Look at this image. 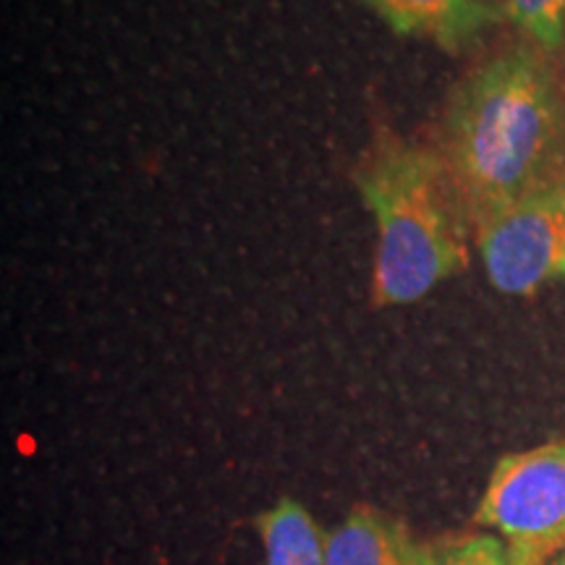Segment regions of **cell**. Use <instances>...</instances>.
<instances>
[{"instance_id":"obj_1","label":"cell","mask_w":565,"mask_h":565,"mask_svg":"<svg viewBox=\"0 0 565 565\" xmlns=\"http://www.w3.org/2000/svg\"><path fill=\"white\" fill-rule=\"evenodd\" d=\"M435 152L475 233L487 217L565 173V92L532 40L479 58L454 84Z\"/></svg>"},{"instance_id":"obj_2","label":"cell","mask_w":565,"mask_h":565,"mask_svg":"<svg viewBox=\"0 0 565 565\" xmlns=\"http://www.w3.org/2000/svg\"><path fill=\"white\" fill-rule=\"evenodd\" d=\"M353 183L377 228L374 307L416 303L466 270L471 225L433 145L380 126L353 168Z\"/></svg>"},{"instance_id":"obj_3","label":"cell","mask_w":565,"mask_h":565,"mask_svg":"<svg viewBox=\"0 0 565 565\" xmlns=\"http://www.w3.org/2000/svg\"><path fill=\"white\" fill-rule=\"evenodd\" d=\"M498 532L513 565H547L565 553V433L492 469L475 513Z\"/></svg>"},{"instance_id":"obj_4","label":"cell","mask_w":565,"mask_h":565,"mask_svg":"<svg viewBox=\"0 0 565 565\" xmlns=\"http://www.w3.org/2000/svg\"><path fill=\"white\" fill-rule=\"evenodd\" d=\"M487 280L505 296H532L565 280V173L475 228Z\"/></svg>"},{"instance_id":"obj_5","label":"cell","mask_w":565,"mask_h":565,"mask_svg":"<svg viewBox=\"0 0 565 565\" xmlns=\"http://www.w3.org/2000/svg\"><path fill=\"white\" fill-rule=\"evenodd\" d=\"M374 17L398 38L433 42L435 47L461 55L505 24L503 3L494 0H362Z\"/></svg>"},{"instance_id":"obj_6","label":"cell","mask_w":565,"mask_h":565,"mask_svg":"<svg viewBox=\"0 0 565 565\" xmlns=\"http://www.w3.org/2000/svg\"><path fill=\"white\" fill-rule=\"evenodd\" d=\"M416 542L398 519L356 505L324 534V565H412Z\"/></svg>"},{"instance_id":"obj_7","label":"cell","mask_w":565,"mask_h":565,"mask_svg":"<svg viewBox=\"0 0 565 565\" xmlns=\"http://www.w3.org/2000/svg\"><path fill=\"white\" fill-rule=\"evenodd\" d=\"M267 565H324V534L312 513L282 498L257 519Z\"/></svg>"},{"instance_id":"obj_8","label":"cell","mask_w":565,"mask_h":565,"mask_svg":"<svg viewBox=\"0 0 565 565\" xmlns=\"http://www.w3.org/2000/svg\"><path fill=\"white\" fill-rule=\"evenodd\" d=\"M412 565H513L498 534L454 532L416 542Z\"/></svg>"},{"instance_id":"obj_9","label":"cell","mask_w":565,"mask_h":565,"mask_svg":"<svg viewBox=\"0 0 565 565\" xmlns=\"http://www.w3.org/2000/svg\"><path fill=\"white\" fill-rule=\"evenodd\" d=\"M508 19L524 32L526 40L545 47L547 53L565 45V0H500Z\"/></svg>"},{"instance_id":"obj_10","label":"cell","mask_w":565,"mask_h":565,"mask_svg":"<svg viewBox=\"0 0 565 565\" xmlns=\"http://www.w3.org/2000/svg\"><path fill=\"white\" fill-rule=\"evenodd\" d=\"M550 565H565V553H563V555H557V557H555V561H553V563H550Z\"/></svg>"},{"instance_id":"obj_11","label":"cell","mask_w":565,"mask_h":565,"mask_svg":"<svg viewBox=\"0 0 565 565\" xmlns=\"http://www.w3.org/2000/svg\"><path fill=\"white\" fill-rule=\"evenodd\" d=\"M563 51H565V45H563Z\"/></svg>"}]
</instances>
